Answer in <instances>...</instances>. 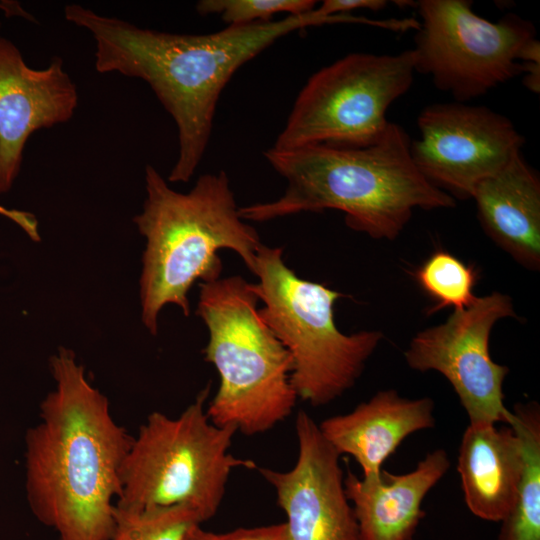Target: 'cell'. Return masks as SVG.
Returning a JSON list of instances; mask_svg holds the SVG:
<instances>
[{
	"label": "cell",
	"mask_w": 540,
	"mask_h": 540,
	"mask_svg": "<svg viewBox=\"0 0 540 540\" xmlns=\"http://www.w3.org/2000/svg\"><path fill=\"white\" fill-rule=\"evenodd\" d=\"M66 20L95 41V69L145 81L178 131V157L170 182H188L207 149L222 90L234 73L278 39L311 26L355 23L352 15L324 16L317 9L281 20L229 25L210 34H176L138 27L79 4Z\"/></svg>",
	"instance_id": "cell-1"
},
{
	"label": "cell",
	"mask_w": 540,
	"mask_h": 540,
	"mask_svg": "<svg viewBox=\"0 0 540 540\" xmlns=\"http://www.w3.org/2000/svg\"><path fill=\"white\" fill-rule=\"evenodd\" d=\"M209 393L207 384L176 417L159 411L147 416L124 459L116 504L185 505L205 522L217 513L231 472L257 468L254 461L230 452L237 431L211 422L206 412Z\"/></svg>",
	"instance_id": "cell-7"
},
{
	"label": "cell",
	"mask_w": 540,
	"mask_h": 540,
	"mask_svg": "<svg viewBox=\"0 0 540 540\" xmlns=\"http://www.w3.org/2000/svg\"><path fill=\"white\" fill-rule=\"evenodd\" d=\"M298 457L287 471L257 467L286 516L289 540H360L340 455L304 410L295 421Z\"/></svg>",
	"instance_id": "cell-12"
},
{
	"label": "cell",
	"mask_w": 540,
	"mask_h": 540,
	"mask_svg": "<svg viewBox=\"0 0 540 540\" xmlns=\"http://www.w3.org/2000/svg\"><path fill=\"white\" fill-rule=\"evenodd\" d=\"M0 27H1V23H0Z\"/></svg>",
	"instance_id": "cell-26"
},
{
	"label": "cell",
	"mask_w": 540,
	"mask_h": 540,
	"mask_svg": "<svg viewBox=\"0 0 540 540\" xmlns=\"http://www.w3.org/2000/svg\"><path fill=\"white\" fill-rule=\"evenodd\" d=\"M523 467L522 442L509 425L469 423L458 453L464 500L476 517L501 522L513 507Z\"/></svg>",
	"instance_id": "cell-17"
},
{
	"label": "cell",
	"mask_w": 540,
	"mask_h": 540,
	"mask_svg": "<svg viewBox=\"0 0 540 540\" xmlns=\"http://www.w3.org/2000/svg\"><path fill=\"white\" fill-rule=\"evenodd\" d=\"M200 525L192 526L183 540H289L285 523L242 527L225 533L206 531Z\"/></svg>",
	"instance_id": "cell-22"
},
{
	"label": "cell",
	"mask_w": 540,
	"mask_h": 540,
	"mask_svg": "<svg viewBox=\"0 0 540 540\" xmlns=\"http://www.w3.org/2000/svg\"><path fill=\"white\" fill-rule=\"evenodd\" d=\"M479 221L487 235L516 262L540 268V181L516 154L474 190Z\"/></svg>",
	"instance_id": "cell-16"
},
{
	"label": "cell",
	"mask_w": 540,
	"mask_h": 540,
	"mask_svg": "<svg viewBox=\"0 0 540 540\" xmlns=\"http://www.w3.org/2000/svg\"><path fill=\"white\" fill-rule=\"evenodd\" d=\"M146 199L133 219L146 239L140 276L141 319L150 334L167 304L190 314L194 283L221 277V249L234 251L254 272L261 246L253 226L239 214L225 171L201 175L188 193L171 189L150 164L145 167Z\"/></svg>",
	"instance_id": "cell-4"
},
{
	"label": "cell",
	"mask_w": 540,
	"mask_h": 540,
	"mask_svg": "<svg viewBox=\"0 0 540 540\" xmlns=\"http://www.w3.org/2000/svg\"><path fill=\"white\" fill-rule=\"evenodd\" d=\"M55 388L25 436V491L36 519L58 540H106L132 438L72 350L49 360Z\"/></svg>",
	"instance_id": "cell-2"
},
{
	"label": "cell",
	"mask_w": 540,
	"mask_h": 540,
	"mask_svg": "<svg viewBox=\"0 0 540 540\" xmlns=\"http://www.w3.org/2000/svg\"><path fill=\"white\" fill-rule=\"evenodd\" d=\"M385 0H325L316 8L324 16L348 15L358 9L382 10L387 6Z\"/></svg>",
	"instance_id": "cell-23"
},
{
	"label": "cell",
	"mask_w": 540,
	"mask_h": 540,
	"mask_svg": "<svg viewBox=\"0 0 540 540\" xmlns=\"http://www.w3.org/2000/svg\"><path fill=\"white\" fill-rule=\"evenodd\" d=\"M252 289L260 315L292 359L291 383L298 399L313 407L331 403L352 388L383 334L341 332L334 305L344 295L299 277L287 266L281 247L258 249Z\"/></svg>",
	"instance_id": "cell-6"
},
{
	"label": "cell",
	"mask_w": 540,
	"mask_h": 540,
	"mask_svg": "<svg viewBox=\"0 0 540 540\" xmlns=\"http://www.w3.org/2000/svg\"><path fill=\"white\" fill-rule=\"evenodd\" d=\"M0 214L12 219L20 225L25 231L29 230L33 225V216L24 212L9 210L0 206Z\"/></svg>",
	"instance_id": "cell-25"
},
{
	"label": "cell",
	"mask_w": 540,
	"mask_h": 540,
	"mask_svg": "<svg viewBox=\"0 0 540 540\" xmlns=\"http://www.w3.org/2000/svg\"><path fill=\"white\" fill-rule=\"evenodd\" d=\"M477 271L449 252L439 250L432 254L415 272V278L435 302L430 312L453 306L462 310L477 299L474 287Z\"/></svg>",
	"instance_id": "cell-20"
},
{
	"label": "cell",
	"mask_w": 540,
	"mask_h": 540,
	"mask_svg": "<svg viewBox=\"0 0 540 540\" xmlns=\"http://www.w3.org/2000/svg\"><path fill=\"white\" fill-rule=\"evenodd\" d=\"M470 0H420L415 72L464 103L522 75L520 53L536 37L533 24L515 14L492 22Z\"/></svg>",
	"instance_id": "cell-9"
},
{
	"label": "cell",
	"mask_w": 540,
	"mask_h": 540,
	"mask_svg": "<svg viewBox=\"0 0 540 540\" xmlns=\"http://www.w3.org/2000/svg\"><path fill=\"white\" fill-rule=\"evenodd\" d=\"M199 287L196 315L209 332L202 352L220 379L207 415L244 435L265 433L296 405L291 356L262 319L252 283L234 275Z\"/></svg>",
	"instance_id": "cell-5"
},
{
	"label": "cell",
	"mask_w": 540,
	"mask_h": 540,
	"mask_svg": "<svg viewBox=\"0 0 540 540\" xmlns=\"http://www.w3.org/2000/svg\"><path fill=\"white\" fill-rule=\"evenodd\" d=\"M412 49L390 55L350 53L314 73L299 92L272 148H363L386 132L389 106L412 85Z\"/></svg>",
	"instance_id": "cell-8"
},
{
	"label": "cell",
	"mask_w": 540,
	"mask_h": 540,
	"mask_svg": "<svg viewBox=\"0 0 540 540\" xmlns=\"http://www.w3.org/2000/svg\"><path fill=\"white\" fill-rule=\"evenodd\" d=\"M313 0H201L196 11L217 14L229 25H247L272 21L278 13L302 15L316 8Z\"/></svg>",
	"instance_id": "cell-21"
},
{
	"label": "cell",
	"mask_w": 540,
	"mask_h": 540,
	"mask_svg": "<svg viewBox=\"0 0 540 540\" xmlns=\"http://www.w3.org/2000/svg\"><path fill=\"white\" fill-rule=\"evenodd\" d=\"M521 439L523 467L512 509L496 540H540V406L517 403L509 424Z\"/></svg>",
	"instance_id": "cell-18"
},
{
	"label": "cell",
	"mask_w": 540,
	"mask_h": 540,
	"mask_svg": "<svg viewBox=\"0 0 540 540\" xmlns=\"http://www.w3.org/2000/svg\"><path fill=\"white\" fill-rule=\"evenodd\" d=\"M411 157L420 173L454 199L472 198L477 185L521 152L525 138L506 116L485 106L436 103L422 109Z\"/></svg>",
	"instance_id": "cell-11"
},
{
	"label": "cell",
	"mask_w": 540,
	"mask_h": 540,
	"mask_svg": "<svg viewBox=\"0 0 540 540\" xmlns=\"http://www.w3.org/2000/svg\"><path fill=\"white\" fill-rule=\"evenodd\" d=\"M524 85L532 92L540 91V59L521 62Z\"/></svg>",
	"instance_id": "cell-24"
},
{
	"label": "cell",
	"mask_w": 540,
	"mask_h": 540,
	"mask_svg": "<svg viewBox=\"0 0 540 540\" xmlns=\"http://www.w3.org/2000/svg\"><path fill=\"white\" fill-rule=\"evenodd\" d=\"M509 317H517L511 297L492 292L477 297L468 308L454 310L445 322L418 332L404 352L411 369L433 370L448 380L470 423L511 421L503 393L509 367L494 362L489 348L494 325Z\"/></svg>",
	"instance_id": "cell-10"
},
{
	"label": "cell",
	"mask_w": 540,
	"mask_h": 540,
	"mask_svg": "<svg viewBox=\"0 0 540 540\" xmlns=\"http://www.w3.org/2000/svg\"><path fill=\"white\" fill-rule=\"evenodd\" d=\"M434 410L430 397L410 399L387 389L351 412L328 417L318 425L338 454L353 457L367 477L379 474L385 460L409 435L433 428Z\"/></svg>",
	"instance_id": "cell-15"
},
{
	"label": "cell",
	"mask_w": 540,
	"mask_h": 540,
	"mask_svg": "<svg viewBox=\"0 0 540 540\" xmlns=\"http://www.w3.org/2000/svg\"><path fill=\"white\" fill-rule=\"evenodd\" d=\"M450 465L447 452L438 448L404 474L381 469L379 474L359 478L348 471L344 487L360 540H413L425 516L422 502Z\"/></svg>",
	"instance_id": "cell-14"
},
{
	"label": "cell",
	"mask_w": 540,
	"mask_h": 540,
	"mask_svg": "<svg viewBox=\"0 0 540 540\" xmlns=\"http://www.w3.org/2000/svg\"><path fill=\"white\" fill-rule=\"evenodd\" d=\"M203 523L185 505L133 508L116 504L113 529L106 540H183L187 531Z\"/></svg>",
	"instance_id": "cell-19"
},
{
	"label": "cell",
	"mask_w": 540,
	"mask_h": 540,
	"mask_svg": "<svg viewBox=\"0 0 540 540\" xmlns=\"http://www.w3.org/2000/svg\"><path fill=\"white\" fill-rule=\"evenodd\" d=\"M411 139L390 122L383 137L363 148L309 145L269 148L264 156L287 182L277 200L239 207L245 221L265 222L335 209L345 223L373 239L394 240L413 210L452 208L456 201L432 185L411 157Z\"/></svg>",
	"instance_id": "cell-3"
},
{
	"label": "cell",
	"mask_w": 540,
	"mask_h": 540,
	"mask_svg": "<svg viewBox=\"0 0 540 540\" xmlns=\"http://www.w3.org/2000/svg\"><path fill=\"white\" fill-rule=\"evenodd\" d=\"M78 100L60 57L43 69L29 67L17 46L0 36V194L18 176L29 137L69 121Z\"/></svg>",
	"instance_id": "cell-13"
}]
</instances>
